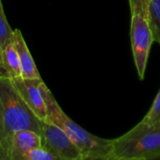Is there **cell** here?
I'll list each match as a JSON object with an SVG mask.
<instances>
[{
    "label": "cell",
    "instance_id": "1",
    "mask_svg": "<svg viewBox=\"0 0 160 160\" xmlns=\"http://www.w3.org/2000/svg\"><path fill=\"white\" fill-rule=\"evenodd\" d=\"M21 129L39 133L40 120L22 100L12 81L0 75V160H9L12 135Z\"/></svg>",
    "mask_w": 160,
    "mask_h": 160
},
{
    "label": "cell",
    "instance_id": "2",
    "mask_svg": "<svg viewBox=\"0 0 160 160\" xmlns=\"http://www.w3.org/2000/svg\"><path fill=\"white\" fill-rule=\"evenodd\" d=\"M39 88L46 105L47 116L45 120L58 126L68 134L80 150L82 159L112 160L113 140L98 137L69 118L59 106L43 80L39 83Z\"/></svg>",
    "mask_w": 160,
    "mask_h": 160
},
{
    "label": "cell",
    "instance_id": "3",
    "mask_svg": "<svg viewBox=\"0 0 160 160\" xmlns=\"http://www.w3.org/2000/svg\"><path fill=\"white\" fill-rule=\"evenodd\" d=\"M160 158V123L141 121L124 135L113 139L112 160Z\"/></svg>",
    "mask_w": 160,
    "mask_h": 160
},
{
    "label": "cell",
    "instance_id": "4",
    "mask_svg": "<svg viewBox=\"0 0 160 160\" xmlns=\"http://www.w3.org/2000/svg\"><path fill=\"white\" fill-rule=\"evenodd\" d=\"M130 40L137 72L143 80L154 37L147 19L137 12H131Z\"/></svg>",
    "mask_w": 160,
    "mask_h": 160
},
{
    "label": "cell",
    "instance_id": "5",
    "mask_svg": "<svg viewBox=\"0 0 160 160\" xmlns=\"http://www.w3.org/2000/svg\"><path fill=\"white\" fill-rule=\"evenodd\" d=\"M41 146L57 160H83L82 156L68 134L58 126L40 120Z\"/></svg>",
    "mask_w": 160,
    "mask_h": 160
},
{
    "label": "cell",
    "instance_id": "6",
    "mask_svg": "<svg viewBox=\"0 0 160 160\" xmlns=\"http://www.w3.org/2000/svg\"><path fill=\"white\" fill-rule=\"evenodd\" d=\"M11 80V79H10ZM41 78L23 79L17 78L11 80L19 95L32 111V112L39 119L45 120L47 116L46 105L39 88Z\"/></svg>",
    "mask_w": 160,
    "mask_h": 160
},
{
    "label": "cell",
    "instance_id": "7",
    "mask_svg": "<svg viewBox=\"0 0 160 160\" xmlns=\"http://www.w3.org/2000/svg\"><path fill=\"white\" fill-rule=\"evenodd\" d=\"M12 43L19 57L22 78L23 79L41 78L38 70V68L35 64V61L31 55V52L25 43L23 36L19 29L13 30Z\"/></svg>",
    "mask_w": 160,
    "mask_h": 160
},
{
    "label": "cell",
    "instance_id": "8",
    "mask_svg": "<svg viewBox=\"0 0 160 160\" xmlns=\"http://www.w3.org/2000/svg\"><path fill=\"white\" fill-rule=\"evenodd\" d=\"M37 147H42L41 137L39 133L30 129L18 130L12 135L10 142L9 160H15L22 153Z\"/></svg>",
    "mask_w": 160,
    "mask_h": 160
},
{
    "label": "cell",
    "instance_id": "9",
    "mask_svg": "<svg viewBox=\"0 0 160 160\" xmlns=\"http://www.w3.org/2000/svg\"><path fill=\"white\" fill-rule=\"evenodd\" d=\"M1 55L3 66L7 73V77L11 80L22 78L19 57L12 42L8 44L1 51Z\"/></svg>",
    "mask_w": 160,
    "mask_h": 160
},
{
    "label": "cell",
    "instance_id": "10",
    "mask_svg": "<svg viewBox=\"0 0 160 160\" xmlns=\"http://www.w3.org/2000/svg\"><path fill=\"white\" fill-rule=\"evenodd\" d=\"M146 19L151 28L154 41L160 45V0L147 1Z\"/></svg>",
    "mask_w": 160,
    "mask_h": 160
},
{
    "label": "cell",
    "instance_id": "11",
    "mask_svg": "<svg viewBox=\"0 0 160 160\" xmlns=\"http://www.w3.org/2000/svg\"><path fill=\"white\" fill-rule=\"evenodd\" d=\"M13 29L10 27L0 0V50L2 51L8 44L12 42Z\"/></svg>",
    "mask_w": 160,
    "mask_h": 160
},
{
    "label": "cell",
    "instance_id": "12",
    "mask_svg": "<svg viewBox=\"0 0 160 160\" xmlns=\"http://www.w3.org/2000/svg\"><path fill=\"white\" fill-rule=\"evenodd\" d=\"M15 160H57L54 156L42 147L30 149L19 155Z\"/></svg>",
    "mask_w": 160,
    "mask_h": 160
},
{
    "label": "cell",
    "instance_id": "13",
    "mask_svg": "<svg viewBox=\"0 0 160 160\" xmlns=\"http://www.w3.org/2000/svg\"><path fill=\"white\" fill-rule=\"evenodd\" d=\"M148 124L160 123V89L146 115L142 120Z\"/></svg>",
    "mask_w": 160,
    "mask_h": 160
},
{
    "label": "cell",
    "instance_id": "14",
    "mask_svg": "<svg viewBox=\"0 0 160 160\" xmlns=\"http://www.w3.org/2000/svg\"><path fill=\"white\" fill-rule=\"evenodd\" d=\"M131 12H137L146 18L147 1L146 0H128Z\"/></svg>",
    "mask_w": 160,
    "mask_h": 160
},
{
    "label": "cell",
    "instance_id": "15",
    "mask_svg": "<svg viewBox=\"0 0 160 160\" xmlns=\"http://www.w3.org/2000/svg\"><path fill=\"white\" fill-rule=\"evenodd\" d=\"M0 75L7 77V73H6V70H5V68H4V66H3L2 55H1V50H0Z\"/></svg>",
    "mask_w": 160,
    "mask_h": 160
},
{
    "label": "cell",
    "instance_id": "16",
    "mask_svg": "<svg viewBox=\"0 0 160 160\" xmlns=\"http://www.w3.org/2000/svg\"><path fill=\"white\" fill-rule=\"evenodd\" d=\"M146 1H148V0H146Z\"/></svg>",
    "mask_w": 160,
    "mask_h": 160
}]
</instances>
